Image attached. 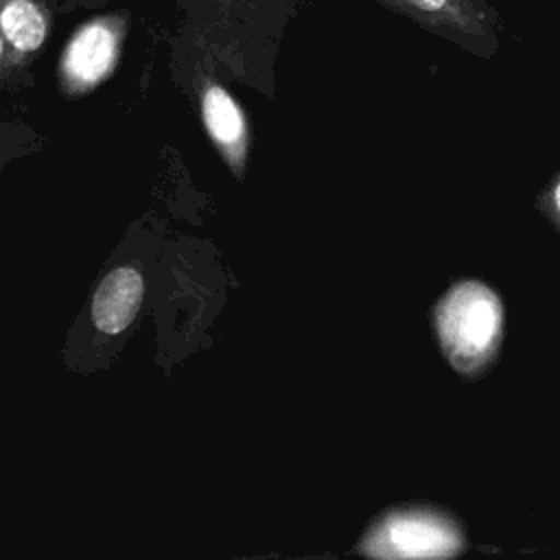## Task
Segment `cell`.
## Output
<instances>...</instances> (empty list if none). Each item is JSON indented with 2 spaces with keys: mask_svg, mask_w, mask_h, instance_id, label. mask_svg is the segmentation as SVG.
I'll list each match as a JSON object with an SVG mask.
<instances>
[{
  "mask_svg": "<svg viewBox=\"0 0 560 560\" xmlns=\"http://www.w3.org/2000/svg\"><path fill=\"white\" fill-rule=\"evenodd\" d=\"M0 28L18 50H35L46 35L44 15L31 0H11L0 13Z\"/></svg>",
  "mask_w": 560,
  "mask_h": 560,
  "instance_id": "52a82bcc",
  "label": "cell"
},
{
  "mask_svg": "<svg viewBox=\"0 0 560 560\" xmlns=\"http://www.w3.org/2000/svg\"><path fill=\"white\" fill-rule=\"evenodd\" d=\"M545 199H547V210H549L551 219L560 225V177L549 186Z\"/></svg>",
  "mask_w": 560,
  "mask_h": 560,
  "instance_id": "ba28073f",
  "label": "cell"
},
{
  "mask_svg": "<svg viewBox=\"0 0 560 560\" xmlns=\"http://www.w3.org/2000/svg\"><path fill=\"white\" fill-rule=\"evenodd\" d=\"M142 276L131 267H118L103 278L92 300V319L101 332H122L142 304Z\"/></svg>",
  "mask_w": 560,
  "mask_h": 560,
  "instance_id": "277c9868",
  "label": "cell"
},
{
  "mask_svg": "<svg viewBox=\"0 0 560 560\" xmlns=\"http://www.w3.org/2000/svg\"><path fill=\"white\" fill-rule=\"evenodd\" d=\"M505 311L499 293L481 280L455 282L433 308V326L444 359L462 376L481 374L503 341Z\"/></svg>",
  "mask_w": 560,
  "mask_h": 560,
  "instance_id": "6da1fadb",
  "label": "cell"
},
{
  "mask_svg": "<svg viewBox=\"0 0 560 560\" xmlns=\"http://www.w3.org/2000/svg\"><path fill=\"white\" fill-rule=\"evenodd\" d=\"M442 37L483 50L497 42V13L486 0H374Z\"/></svg>",
  "mask_w": 560,
  "mask_h": 560,
  "instance_id": "3957f363",
  "label": "cell"
},
{
  "mask_svg": "<svg viewBox=\"0 0 560 560\" xmlns=\"http://www.w3.org/2000/svg\"><path fill=\"white\" fill-rule=\"evenodd\" d=\"M466 547L459 523L435 508L407 505L378 516L357 545L370 558H453Z\"/></svg>",
  "mask_w": 560,
  "mask_h": 560,
  "instance_id": "7a4b0ae2",
  "label": "cell"
},
{
  "mask_svg": "<svg viewBox=\"0 0 560 560\" xmlns=\"http://www.w3.org/2000/svg\"><path fill=\"white\" fill-rule=\"evenodd\" d=\"M116 57V37L107 24L94 22L83 26L66 50V72L77 83L90 85L105 77Z\"/></svg>",
  "mask_w": 560,
  "mask_h": 560,
  "instance_id": "8992f818",
  "label": "cell"
},
{
  "mask_svg": "<svg viewBox=\"0 0 560 560\" xmlns=\"http://www.w3.org/2000/svg\"><path fill=\"white\" fill-rule=\"evenodd\" d=\"M0 52H2V44H0Z\"/></svg>",
  "mask_w": 560,
  "mask_h": 560,
  "instance_id": "9c48e42d",
  "label": "cell"
},
{
  "mask_svg": "<svg viewBox=\"0 0 560 560\" xmlns=\"http://www.w3.org/2000/svg\"><path fill=\"white\" fill-rule=\"evenodd\" d=\"M201 114L210 138L223 149L230 164L241 171L247 153V120L238 103L221 85H208L201 98Z\"/></svg>",
  "mask_w": 560,
  "mask_h": 560,
  "instance_id": "5b68a950",
  "label": "cell"
}]
</instances>
